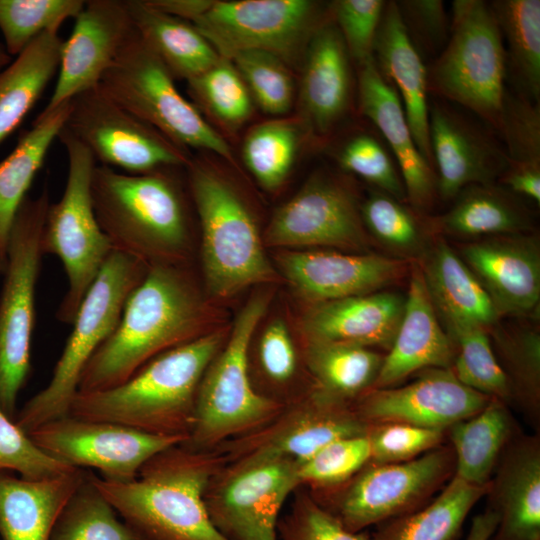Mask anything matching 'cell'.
Returning a JSON list of instances; mask_svg holds the SVG:
<instances>
[{
  "mask_svg": "<svg viewBox=\"0 0 540 540\" xmlns=\"http://www.w3.org/2000/svg\"><path fill=\"white\" fill-rule=\"evenodd\" d=\"M62 43L57 31L43 32L0 72V142L20 125L59 69Z\"/></svg>",
  "mask_w": 540,
  "mask_h": 540,
  "instance_id": "36",
  "label": "cell"
},
{
  "mask_svg": "<svg viewBox=\"0 0 540 540\" xmlns=\"http://www.w3.org/2000/svg\"><path fill=\"white\" fill-rule=\"evenodd\" d=\"M515 194L495 182L472 184L454 198V205L430 220L433 228L452 236L476 238L520 234L531 219Z\"/></svg>",
  "mask_w": 540,
  "mask_h": 540,
  "instance_id": "35",
  "label": "cell"
},
{
  "mask_svg": "<svg viewBox=\"0 0 540 540\" xmlns=\"http://www.w3.org/2000/svg\"><path fill=\"white\" fill-rule=\"evenodd\" d=\"M488 486L453 476L422 508L377 525L369 540H458L467 516Z\"/></svg>",
  "mask_w": 540,
  "mask_h": 540,
  "instance_id": "37",
  "label": "cell"
},
{
  "mask_svg": "<svg viewBox=\"0 0 540 540\" xmlns=\"http://www.w3.org/2000/svg\"><path fill=\"white\" fill-rule=\"evenodd\" d=\"M250 94L271 115L287 113L293 102V81L284 61L259 50L243 51L231 59Z\"/></svg>",
  "mask_w": 540,
  "mask_h": 540,
  "instance_id": "49",
  "label": "cell"
},
{
  "mask_svg": "<svg viewBox=\"0 0 540 540\" xmlns=\"http://www.w3.org/2000/svg\"><path fill=\"white\" fill-rule=\"evenodd\" d=\"M86 472L74 468L53 478L27 480L0 471V540H48Z\"/></svg>",
  "mask_w": 540,
  "mask_h": 540,
  "instance_id": "31",
  "label": "cell"
},
{
  "mask_svg": "<svg viewBox=\"0 0 540 540\" xmlns=\"http://www.w3.org/2000/svg\"><path fill=\"white\" fill-rule=\"evenodd\" d=\"M155 9L194 23L213 4V0H146Z\"/></svg>",
  "mask_w": 540,
  "mask_h": 540,
  "instance_id": "58",
  "label": "cell"
},
{
  "mask_svg": "<svg viewBox=\"0 0 540 540\" xmlns=\"http://www.w3.org/2000/svg\"><path fill=\"white\" fill-rule=\"evenodd\" d=\"M406 298L381 291L320 303L303 320L307 342H335L389 350Z\"/></svg>",
  "mask_w": 540,
  "mask_h": 540,
  "instance_id": "28",
  "label": "cell"
},
{
  "mask_svg": "<svg viewBox=\"0 0 540 540\" xmlns=\"http://www.w3.org/2000/svg\"><path fill=\"white\" fill-rule=\"evenodd\" d=\"M450 35L427 67L428 91L475 114L499 131L506 92V58L490 3L454 0Z\"/></svg>",
  "mask_w": 540,
  "mask_h": 540,
  "instance_id": "7",
  "label": "cell"
},
{
  "mask_svg": "<svg viewBox=\"0 0 540 540\" xmlns=\"http://www.w3.org/2000/svg\"><path fill=\"white\" fill-rule=\"evenodd\" d=\"M57 138L67 153L68 174L61 199L49 204L41 246L43 254L57 256L64 266L68 289L56 317L72 325L82 300L114 249L93 209L94 156L64 127Z\"/></svg>",
  "mask_w": 540,
  "mask_h": 540,
  "instance_id": "10",
  "label": "cell"
},
{
  "mask_svg": "<svg viewBox=\"0 0 540 540\" xmlns=\"http://www.w3.org/2000/svg\"><path fill=\"white\" fill-rule=\"evenodd\" d=\"M189 186L202 232L206 287L228 297L274 278L255 220L230 184L211 168L190 161Z\"/></svg>",
  "mask_w": 540,
  "mask_h": 540,
  "instance_id": "8",
  "label": "cell"
},
{
  "mask_svg": "<svg viewBox=\"0 0 540 540\" xmlns=\"http://www.w3.org/2000/svg\"><path fill=\"white\" fill-rule=\"evenodd\" d=\"M97 89L180 147L233 161L229 144L184 98L174 77L136 30L101 77Z\"/></svg>",
  "mask_w": 540,
  "mask_h": 540,
  "instance_id": "9",
  "label": "cell"
},
{
  "mask_svg": "<svg viewBox=\"0 0 540 540\" xmlns=\"http://www.w3.org/2000/svg\"><path fill=\"white\" fill-rule=\"evenodd\" d=\"M193 99L227 128L241 126L251 115V94L231 60L219 61L190 79Z\"/></svg>",
  "mask_w": 540,
  "mask_h": 540,
  "instance_id": "45",
  "label": "cell"
},
{
  "mask_svg": "<svg viewBox=\"0 0 540 540\" xmlns=\"http://www.w3.org/2000/svg\"><path fill=\"white\" fill-rule=\"evenodd\" d=\"M260 370L267 381L285 386L297 373L298 357L286 324L276 319L260 338L257 350Z\"/></svg>",
  "mask_w": 540,
  "mask_h": 540,
  "instance_id": "56",
  "label": "cell"
},
{
  "mask_svg": "<svg viewBox=\"0 0 540 540\" xmlns=\"http://www.w3.org/2000/svg\"><path fill=\"white\" fill-rule=\"evenodd\" d=\"M489 3L504 44L506 78L511 79L515 93L540 103V1Z\"/></svg>",
  "mask_w": 540,
  "mask_h": 540,
  "instance_id": "38",
  "label": "cell"
},
{
  "mask_svg": "<svg viewBox=\"0 0 540 540\" xmlns=\"http://www.w3.org/2000/svg\"><path fill=\"white\" fill-rule=\"evenodd\" d=\"M454 346L434 310L421 272L413 271L404 314L371 389L396 386L430 368H451Z\"/></svg>",
  "mask_w": 540,
  "mask_h": 540,
  "instance_id": "27",
  "label": "cell"
},
{
  "mask_svg": "<svg viewBox=\"0 0 540 540\" xmlns=\"http://www.w3.org/2000/svg\"><path fill=\"white\" fill-rule=\"evenodd\" d=\"M498 182L518 197L540 203V167L509 165Z\"/></svg>",
  "mask_w": 540,
  "mask_h": 540,
  "instance_id": "57",
  "label": "cell"
},
{
  "mask_svg": "<svg viewBox=\"0 0 540 540\" xmlns=\"http://www.w3.org/2000/svg\"><path fill=\"white\" fill-rule=\"evenodd\" d=\"M86 476L60 511L48 540H141Z\"/></svg>",
  "mask_w": 540,
  "mask_h": 540,
  "instance_id": "41",
  "label": "cell"
},
{
  "mask_svg": "<svg viewBox=\"0 0 540 540\" xmlns=\"http://www.w3.org/2000/svg\"><path fill=\"white\" fill-rule=\"evenodd\" d=\"M329 16L310 0H214L193 25L222 58L259 50L285 62L305 53Z\"/></svg>",
  "mask_w": 540,
  "mask_h": 540,
  "instance_id": "14",
  "label": "cell"
},
{
  "mask_svg": "<svg viewBox=\"0 0 540 540\" xmlns=\"http://www.w3.org/2000/svg\"><path fill=\"white\" fill-rule=\"evenodd\" d=\"M277 531L280 540H369L364 531L347 530L304 487L295 490L289 512L279 519Z\"/></svg>",
  "mask_w": 540,
  "mask_h": 540,
  "instance_id": "51",
  "label": "cell"
},
{
  "mask_svg": "<svg viewBox=\"0 0 540 540\" xmlns=\"http://www.w3.org/2000/svg\"><path fill=\"white\" fill-rule=\"evenodd\" d=\"M126 0H89L63 41L59 75L43 113L97 87L121 48L134 33Z\"/></svg>",
  "mask_w": 540,
  "mask_h": 540,
  "instance_id": "21",
  "label": "cell"
},
{
  "mask_svg": "<svg viewBox=\"0 0 540 540\" xmlns=\"http://www.w3.org/2000/svg\"><path fill=\"white\" fill-rule=\"evenodd\" d=\"M268 303L264 294L247 302L235 319L229 340L206 368L197 391L194 424L181 443L186 448L214 450L263 427L285 406L260 394L249 372L252 335Z\"/></svg>",
  "mask_w": 540,
  "mask_h": 540,
  "instance_id": "5",
  "label": "cell"
},
{
  "mask_svg": "<svg viewBox=\"0 0 540 540\" xmlns=\"http://www.w3.org/2000/svg\"><path fill=\"white\" fill-rule=\"evenodd\" d=\"M384 355L372 348L335 342H307L305 364L325 391L353 401L372 385Z\"/></svg>",
  "mask_w": 540,
  "mask_h": 540,
  "instance_id": "40",
  "label": "cell"
},
{
  "mask_svg": "<svg viewBox=\"0 0 540 540\" xmlns=\"http://www.w3.org/2000/svg\"><path fill=\"white\" fill-rule=\"evenodd\" d=\"M49 204L46 187L36 198L26 197L8 242L0 296V408L14 420L17 397L30 372L35 290Z\"/></svg>",
  "mask_w": 540,
  "mask_h": 540,
  "instance_id": "11",
  "label": "cell"
},
{
  "mask_svg": "<svg viewBox=\"0 0 540 540\" xmlns=\"http://www.w3.org/2000/svg\"><path fill=\"white\" fill-rule=\"evenodd\" d=\"M498 133L509 165L540 167V103L506 89Z\"/></svg>",
  "mask_w": 540,
  "mask_h": 540,
  "instance_id": "50",
  "label": "cell"
},
{
  "mask_svg": "<svg viewBox=\"0 0 540 540\" xmlns=\"http://www.w3.org/2000/svg\"><path fill=\"white\" fill-rule=\"evenodd\" d=\"M454 473V451L444 443L409 461L368 463L335 489L309 492L347 530L358 533L422 508Z\"/></svg>",
  "mask_w": 540,
  "mask_h": 540,
  "instance_id": "12",
  "label": "cell"
},
{
  "mask_svg": "<svg viewBox=\"0 0 540 540\" xmlns=\"http://www.w3.org/2000/svg\"><path fill=\"white\" fill-rule=\"evenodd\" d=\"M368 429L352 401L334 396L315 383L285 404L269 423L216 449L227 463L254 457H286L300 462L334 440L365 435Z\"/></svg>",
  "mask_w": 540,
  "mask_h": 540,
  "instance_id": "16",
  "label": "cell"
},
{
  "mask_svg": "<svg viewBox=\"0 0 540 540\" xmlns=\"http://www.w3.org/2000/svg\"><path fill=\"white\" fill-rule=\"evenodd\" d=\"M278 263L302 297L319 303L376 292L405 271L399 259L330 251L286 252Z\"/></svg>",
  "mask_w": 540,
  "mask_h": 540,
  "instance_id": "24",
  "label": "cell"
},
{
  "mask_svg": "<svg viewBox=\"0 0 540 540\" xmlns=\"http://www.w3.org/2000/svg\"><path fill=\"white\" fill-rule=\"evenodd\" d=\"M387 1L338 0L330 6L350 58L362 65L373 55V44Z\"/></svg>",
  "mask_w": 540,
  "mask_h": 540,
  "instance_id": "54",
  "label": "cell"
},
{
  "mask_svg": "<svg viewBox=\"0 0 540 540\" xmlns=\"http://www.w3.org/2000/svg\"><path fill=\"white\" fill-rule=\"evenodd\" d=\"M222 341L219 332L203 334L153 358L122 384L78 392L68 415L184 442L194 424L200 381Z\"/></svg>",
  "mask_w": 540,
  "mask_h": 540,
  "instance_id": "3",
  "label": "cell"
},
{
  "mask_svg": "<svg viewBox=\"0 0 540 540\" xmlns=\"http://www.w3.org/2000/svg\"><path fill=\"white\" fill-rule=\"evenodd\" d=\"M350 56L331 11L304 53L300 102L313 135L327 137L349 110L352 94Z\"/></svg>",
  "mask_w": 540,
  "mask_h": 540,
  "instance_id": "26",
  "label": "cell"
},
{
  "mask_svg": "<svg viewBox=\"0 0 540 540\" xmlns=\"http://www.w3.org/2000/svg\"><path fill=\"white\" fill-rule=\"evenodd\" d=\"M485 496L497 516L489 540H540V432L513 437Z\"/></svg>",
  "mask_w": 540,
  "mask_h": 540,
  "instance_id": "25",
  "label": "cell"
},
{
  "mask_svg": "<svg viewBox=\"0 0 540 540\" xmlns=\"http://www.w3.org/2000/svg\"><path fill=\"white\" fill-rule=\"evenodd\" d=\"M367 434L334 440L308 458L297 462L300 487L311 493L335 489L357 474L370 462Z\"/></svg>",
  "mask_w": 540,
  "mask_h": 540,
  "instance_id": "46",
  "label": "cell"
},
{
  "mask_svg": "<svg viewBox=\"0 0 540 540\" xmlns=\"http://www.w3.org/2000/svg\"><path fill=\"white\" fill-rule=\"evenodd\" d=\"M419 211L408 202L375 190L360 206L364 227L383 246L404 255L417 254L425 244L426 229Z\"/></svg>",
  "mask_w": 540,
  "mask_h": 540,
  "instance_id": "43",
  "label": "cell"
},
{
  "mask_svg": "<svg viewBox=\"0 0 540 540\" xmlns=\"http://www.w3.org/2000/svg\"><path fill=\"white\" fill-rule=\"evenodd\" d=\"M227 463L217 449L194 451L182 444L146 461L135 479L92 480L141 540H228L213 525L204 495Z\"/></svg>",
  "mask_w": 540,
  "mask_h": 540,
  "instance_id": "2",
  "label": "cell"
},
{
  "mask_svg": "<svg viewBox=\"0 0 540 540\" xmlns=\"http://www.w3.org/2000/svg\"><path fill=\"white\" fill-rule=\"evenodd\" d=\"M398 14L411 42L433 60L442 52L450 35V18L441 0L395 1Z\"/></svg>",
  "mask_w": 540,
  "mask_h": 540,
  "instance_id": "55",
  "label": "cell"
},
{
  "mask_svg": "<svg viewBox=\"0 0 540 540\" xmlns=\"http://www.w3.org/2000/svg\"><path fill=\"white\" fill-rule=\"evenodd\" d=\"M67 129L101 165L129 174L186 167L187 150L104 96L97 87L71 99Z\"/></svg>",
  "mask_w": 540,
  "mask_h": 540,
  "instance_id": "15",
  "label": "cell"
},
{
  "mask_svg": "<svg viewBox=\"0 0 540 540\" xmlns=\"http://www.w3.org/2000/svg\"><path fill=\"white\" fill-rule=\"evenodd\" d=\"M73 469L40 449L0 408V471H15L21 478L41 480Z\"/></svg>",
  "mask_w": 540,
  "mask_h": 540,
  "instance_id": "52",
  "label": "cell"
},
{
  "mask_svg": "<svg viewBox=\"0 0 540 540\" xmlns=\"http://www.w3.org/2000/svg\"><path fill=\"white\" fill-rule=\"evenodd\" d=\"M70 110L71 100L50 112H41L31 129L21 133L14 150L0 162V274L6 267L9 236L17 211Z\"/></svg>",
  "mask_w": 540,
  "mask_h": 540,
  "instance_id": "32",
  "label": "cell"
},
{
  "mask_svg": "<svg viewBox=\"0 0 540 540\" xmlns=\"http://www.w3.org/2000/svg\"><path fill=\"white\" fill-rule=\"evenodd\" d=\"M372 56L381 75L395 88L415 142L433 168L427 67L405 31L394 0L386 2Z\"/></svg>",
  "mask_w": 540,
  "mask_h": 540,
  "instance_id": "29",
  "label": "cell"
},
{
  "mask_svg": "<svg viewBox=\"0 0 540 540\" xmlns=\"http://www.w3.org/2000/svg\"><path fill=\"white\" fill-rule=\"evenodd\" d=\"M83 0H0V30L9 55H19L37 36L59 31L83 9Z\"/></svg>",
  "mask_w": 540,
  "mask_h": 540,
  "instance_id": "44",
  "label": "cell"
},
{
  "mask_svg": "<svg viewBox=\"0 0 540 540\" xmlns=\"http://www.w3.org/2000/svg\"><path fill=\"white\" fill-rule=\"evenodd\" d=\"M28 435L55 459L74 468H95L102 473L103 479L114 482L135 479L151 457L183 443L176 437L70 415L47 422Z\"/></svg>",
  "mask_w": 540,
  "mask_h": 540,
  "instance_id": "17",
  "label": "cell"
},
{
  "mask_svg": "<svg viewBox=\"0 0 540 540\" xmlns=\"http://www.w3.org/2000/svg\"><path fill=\"white\" fill-rule=\"evenodd\" d=\"M420 272L449 338L468 328L489 331L500 318L479 280L444 241L426 252Z\"/></svg>",
  "mask_w": 540,
  "mask_h": 540,
  "instance_id": "30",
  "label": "cell"
},
{
  "mask_svg": "<svg viewBox=\"0 0 540 540\" xmlns=\"http://www.w3.org/2000/svg\"><path fill=\"white\" fill-rule=\"evenodd\" d=\"M496 525V514L486 508L481 514H478L473 518L465 540H489Z\"/></svg>",
  "mask_w": 540,
  "mask_h": 540,
  "instance_id": "59",
  "label": "cell"
},
{
  "mask_svg": "<svg viewBox=\"0 0 540 540\" xmlns=\"http://www.w3.org/2000/svg\"><path fill=\"white\" fill-rule=\"evenodd\" d=\"M491 398L461 383L451 368H430L405 385L369 389L352 405L367 426L404 423L446 431Z\"/></svg>",
  "mask_w": 540,
  "mask_h": 540,
  "instance_id": "19",
  "label": "cell"
},
{
  "mask_svg": "<svg viewBox=\"0 0 540 540\" xmlns=\"http://www.w3.org/2000/svg\"><path fill=\"white\" fill-rule=\"evenodd\" d=\"M10 62V55L0 46V69Z\"/></svg>",
  "mask_w": 540,
  "mask_h": 540,
  "instance_id": "60",
  "label": "cell"
},
{
  "mask_svg": "<svg viewBox=\"0 0 540 540\" xmlns=\"http://www.w3.org/2000/svg\"><path fill=\"white\" fill-rule=\"evenodd\" d=\"M147 271L135 257L112 251L79 306L50 381L15 417L24 432L68 415L84 368L117 327L128 296Z\"/></svg>",
  "mask_w": 540,
  "mask_h": 540,
  "instance_id": "6",
  "label": "cell"
},
{
  "mask_svg": "<svg viewBox=\"0 0 540 540\" xmlns=\"http://www.w3.org/2000/svg\"><path fill=\"white\" fill-rule=\"evenodd\" d=\"M454 346L452 371L467 387L510 405V391L494 354L489 331L468 328L450 338Z\"/></svg>",
  "mask_w": 540,
  "mask_h": 540,
  "instance_id": "47",
  "label": "cell"
},
{
  "mask_svg": "<svg viewBox=\"0 0 540 540\" xmlns=\"http://www.w3.org/2000/svg\"><path fill=\"white\" fill-rule=\"evenodd\" d=\"M520 431L509 405L492 397L479 412L446 430L455 455L454 476L472 485H488L501 454Z\"/></svg>",
  "mask_w": 540,
  "mask_h": 540,
  "instance_id": "33",
  "label": "cell"
},
{
  "mask_svg": "<svg viewBox=\"0 0 540 540\" xmlns=\"http://www.w3.org/2000/svg\"><path fill=\"white\" fill-rule=\"evenodd\" d=\"M360 206L338 178L319 173L274 213L265 240L272 246H334L366 243Z\"/></svg>",
  "mask_w": 540,
  "mask_h": 540,
  "instance_id": "18",
  "label": "cell"
},
{
  "mask_svg": "<svg viewBox=\"0 0 540 540\" xmlns=\"http://www.w3.org/2000/svg\"><path fill=\"white\" fill-rule=\"evenodd\" d=\"M429 143L443 200L469 185L495 182L508 166L503 145L489 131L442 101L429 103Z\"/></svg>",
  "mask_w": 540,
  "mask_h": 540,
  "instance_id": "20",
  "label": "cell"
},
{
  "mask_svg": "<svg viewBox=\"0 0 540 540\" xmlns=\"http://www.w3.org/2000/svg\"><path fill=\"white\" fill-rule=\"evenodd\" d=\"M300 487L297 462L254 457L226 463L211 479L204 500L215 528L228 540H278V522Z\"/></svg>",
  "mask_w": 540,
  "mask_h": 540,
  "instance_id": "13",
  "label": "cell"
},
{
  "mask_svg": "<svg viewBox=\"0 0 540 540\" xmlns=\"http://www.w3.org/2000/svg\"><path fill=\"white\" fill-rule=\"evenodd\" d=\"M301 143V130L288 119L259 123L247 133L243 146L244 162L262 187L275 190L288 176Z\"/></svg>",
  "mask_w": 540,
  "mask_h": 540,
  "instance_id": "42",
  "label": "cell"
},
{
  "mask_svg": "<svg viewBox=\"0 0 540 540\" xmlns=\"http://www.w3.org/2000/svg\"><path fill=\"white\" fill-rule=\"evenodd\" d=\"M369 463L385 464L412 460L445 443L446 431L404 423L369 426Z\"/></svg>",
  "mask_w": 540,
  "mask_h": 540,
  "instance_id": "53",
  "label": "cell"
},
{
  "mask_svg": "<svg viewBox=\"0 0 540 540\" xmlns=\"http://www.w3.org/2000/svg\"><path fill=\"white\" fill-rule=\"evenodd\" d=\"M461 259L483 286L499 316H527L540 303V250L534 236L498 235L465 244Z\"/></svg>",
  "mask_w": 540,
  "mask_h": 540,
  "instance_id": "22",
  "label": "cell"
},
{
  "mask_svg": "<svg viewBox=\"0 0 540 540\" xmlns=\"http://www.w3.org/2000/svg\"><path fill=\"white\" fill-rule=\"evenodd\" d=\"M358 69L359 110L377 129L392 154L408 203L424 212L433 206L437 196L435 171L420 152L400 98L379 72L373 56Z\"/></svg>",
  "mask_w": 540,
  "mask_h": 540,
  "instance_id": "23",
  "label": "cell"
},
{
  "mask_svg": "<svg viewBox=\"0 0 540 540\" xmlns=\"http://www.w3.org/2000/svg\"><path fill=\"white\" fill-rule=\"evenodd\" d=\"M379 136L357 133L345 141L337 152L339 166L392 197L408 202L397 164Z\"/></svg>",
  "mask_w": 540,
  "mask_h": 540,
  "instance_id": "48",
  "label": "cell"
},
{
  "mask_svg": "<svg viewBox=\"0 0 540 540\" xmlns=\"http://www.w3.org/2000/svg\"><path fill=\"white\" fill-rule=\"evenodd\" d=\"M172 169L129 174L100 164L92 174V204L102 231L114 250L148 268L174 265L188 247L187 212Z\"/></svg>",
  "mask_w": 540,
  "mask_h": 540,
  "instance_id": "4",
  "label": "cell"
},
{
  "mask_svg": "<svg viewBox=\"0 0 540 540\" xmlns=\"http://www.w3.org/2000/svg\"><path fill=\"white\" fill-rule=\"evenodd\" d=\"M201 301L183 270L155 265L128 296L117 327L84 368L78 392L124 383L150 360L200 334Z\"/></svg>",
  "mask_w": 540,
  "mask_h": 540,
  "instance_id": "1",
  "label": "cell"
},
{
  "mask_svg": "<svg viewBox=\"0 0 540 540\" xmlns=\"http://www.w3.org/2000/svg\"><path fill=\"white\" fill-rule=\"evenodd\" d=\"M490 338L510 391V404L540 432V334L533 327L494 329Z\"/></svg>",
  "mask_w": 540,
  "mask_h": 540,
  "instance_id": "39",
  "label": "cell"
},
{
  "mask_svg": "<svg viewBox=\"0 0 540 540\" xmlns=\"http://www.w3.org/2000/svg\"><path fill=\"white\" fill-rule=\"evenodd\" d=\"M133 26L174 78L187 81L221 58L195 26L150 6L146 0H126Z\"/></svg>",
  "mask_w": 540,
  "mask_h": 540,
  "instance_id": "34",
  "label": "cell"
}]
</instances>
